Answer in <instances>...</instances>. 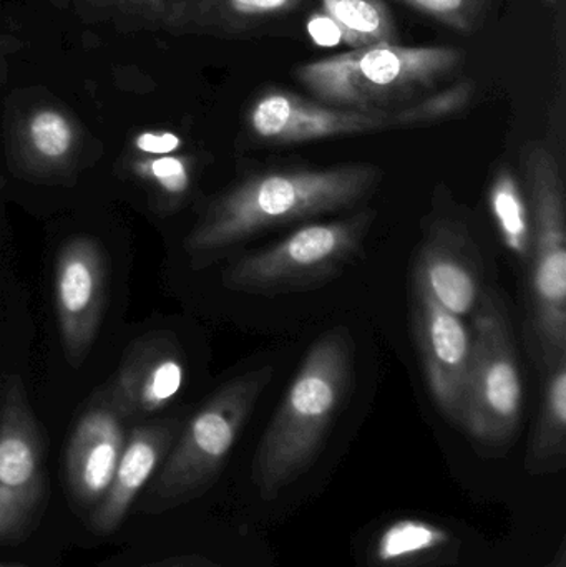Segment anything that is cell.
Returning <instances> with one entry per match:
<instances>
[{"instance_id": "15", "label": "cell", "mask_w": 566, "mask_h": 567, "mask_svg": "<svg viewBox=\"0 0 566 567\" xmlns=\"http://www.w3.org/2000/svg\"><path fill=\"white\" fill-rule=\"evenodd\" d=\"M414 281L455 316L475 310L482 299L481 271L465 229L454 223L432 228L418 258Z\"/></svg>"}, {"instance_id": "6", "label": "cell", "mask_w": 566, "mask_h": 567, "mask_svg": "<svg viewBox=\"0 0 566 567\" xmlns=\"http://www.w3.org/2000/svg\"><path fill=\"white\" fill-rule=\"evenodd\" d=\"M374 221V209L366 208L346 218L309 223L269 248L233 261L223 271V286L263 296L325 286L361 255Z\"/></svg>"}, {"instance_id": "7", "label": "cell", "mask_w": 566, "mask_h": 567, "mask_svg": "<svg viewBox=\"0 0 566 567\" xmlns=\"http://www.w3.org/2000/svg\"><path fill=\"white\" fill-rule=\"evenodd\" d=\"M522 406L524 383L507 309L497 293H485L474 310L461 426L482 449L501 452L517 435Z\"/></svg>"}, {"instance_id": "14", "label": "cell", "mask_w": 566, "mask_h": 567, "mask_svg": "<svg viewBox=\"0 0 566 567\" xmlns=\"http://www.w3.org/2000/svg\"><path fill=\"white\" fill-rule=\"evenodd\" d=\"M182 426L178 419L155 420L140 423L126 433L112 483L102 502L86 516L93 535L110 536L119 532L143 489L165 462Z\"/></svg>"}, {"instance_id": "11", "label": "cell", "mask_w": 566, "mask_h": 567, "mask_svg": "<svg viewBox=\"0 0 566 567\" xmlns=\"http://www.w3.org/2000/svg\"><path fill=\"white\" fill-rule=\"evenodd\" d=\"M415 336L425 380L445 419L461 425L472 360V332L462 317L449 312L414 281Z\"/></svg>"}, {"instance_id": "12", "label": "cell", "mask_w": 566, "mask_h": 567, "mask_svg": "<svg viewBox=\"0 0 566 567\" xmlns=\"http://www.w3.org/2000/svg\"><path fill=\"white\" fill-rule=\"evenodd\" d=\"M125 440V420L116 412L106 390H102L80 415L66 445V489L79 515L86 518L102 502Z\"/></svg>"}, {"instance_id": "27", "label": "cell", "mask_w": 566, "mask_h": 567, "mask_svg": "<svg viewBox=\"0 0 566 567\" xmlns=\"http://www.w3.org/2000/svg\"><path fill=\"white\" fill-rule=\"evenodd\" d=\"M140 567H225L203 558V556H172V558L162 559V561L150 563V565Z\"/></svg>"}, {"instance_id": "28", "label": "cell", "mask_w": 566, "mask_h": 567, "mask_svg": "<svg viewBox=\"0 0 566 567\" xmlns=\"http://www.w3.org/2000/svg\"><path fill=\"white\" fill-rule=\"evenodd\" d=\"M544 567H566V546L562 545L560 549H558L557 559Z\"/></svg>"}, {"instance_id": "18", "label": "cell", "mask_w": 566, "mask_h": 567, "mask_svg": "<svg viewBox=\"0 0 566 567\" xmlns=\"http://www.w3.org/2000/svg\"><path fill=\"white\" fill-rule=\"evenodd\" d=\"M544 369L541 412L525 458V470L535 476L562 472L566 463V357Z\"/></svg>"}, {"instance_id": "29", "label": "cell", "mask_w": 566, "mask_h": 567, "mask_svg": "<svg viewBox=\"0 0 566 567\" xmlns=\"http://www.w3.org/2000/svg\"><path fill=\"white\" fill-rule=\"evenodd\" d=\"M9 50V47H7V39L6 37L0 35V62H2L3 53Z\"/></svg>"}, {"instance_id": "17", "label": "cell", "mask_w": 566, "mask_h": 567, "mask_svg": "<svg viewBox=\"0 0 566 567\" xmlns=\"http://www.w3.org/2000/svg\"><path fill=\"white\" fill-rule=\"evenodd\" d=\"M305 0H168L159 30L228 37L295 12Z\"/></svg>"}, {"instance_id": "26", "label": "cell", "mask_w": 566, "mask_h": 567, "mask_svg": "<svg viewBox=\"0 0 566 567\" xmlns=\"http://www.w3.org/2000/svg\"><path fill=\"white\" fill-rule=\"evenodd\" d=\"M183 146V140L176 133L166 130H148L138 133L133 140V152L136 155H168Z\"/></svg>"}, {"instance_id": "21", "label": "cell", "mask_w": 566, "mask_h": 567, "mask_svg": "<svg viewBox=\"0 0 566 567\" xmlns=\"http://www.w3.org/2000/svg\"><path fill=\"white\" fill-rule=\"evenodd\" d=\"M488 199L502 241L518 259L531 261L534 236L531 208L525 202L517 178L507 166H502L495 173Z\"/></svg>"}, {"instance_id": "24", "label": "cell", "mask_w": 566, "mask_h": 567, "mask_svg": "<svg viewBox=\"0 0 566 567\" xmlns=\"http://www.w3.org/2000/svg\"><path fill=\"white\" fill-rule=\"evenodd\" d=\"M421 16L455 32L471 33L484 19L492 0H398Z\"/></svg>"}, {"instance_id": "2", "label": "cell", "mask_w": 566, "mask_h": 567, "mask_svg": "<svg viewBox=\"0 0 566 567\" xmlns=\"http://www.w3.org/2000/svg\"><path fill=\"white\" fill-rule=\"evenodd\" d=\"M351 382V333L332 327L309 347L256 449L251 478L265 502L278 498L315 465Z\"/></svg>"}, {"instance_id": "10", "label": "cell", "mask_w": 566, "mask_h": 567, "mask_svg": "<svg viewBox=\"0 0 566 567\" xmlns=\"http://www.w3.org/2000/svg\"><path fill=\"white\" fill-rule=\"evenodd\" d=\"M249 132L266 143L295 145L392 128L391 112H359L268 90L248 112Z\"/></svg>"}, {"instance_id": "16", "label": "cell", "mask_w": 566, "mask_h": 567, "mask_svg": "<svg viewBox=\"0 0 566 567\" xmlns=\"http://www.w3.org/2000/svg\"><path fill=\"white\" fill-rule=\"evenodd\" d=\"M82 143V126L69 110L55 103L30 106L13 125L16 162L37 178L69 176L79 162Z\"/></svg>"}, {"instance_id": "5", "label": "cell", "mask_w": 566, "mask_h": 567, "mask_svg": "<svg viewBox=\"0 0 566 567\" xmlns=\"http://www.w3.org/2000/svg\"><path fill=\"white\" fill-rule=\"evenodd\" d=\"M531 196V332L542 365L566 357L565 182L550 146L531 143L522 152Z\"/></svg>"}, {"instance_id": "25", "label": "cell", "mask_w": 566, "mask_h": 567, "mask_svg": "<svg viewBox=\"0 0 566 567\" xmlns=\"http://www.w3.org/2000/svg\"><path fill=\"white\" fill-rule=\"evenodd\" d=\"M95 12H105L122 20H133L135 25L159 29L168 0H70Z\"/></svg>"}, {"instance_id": "1", "label": "cell", "mask_w": 566, "mask_h": 567, "mask_svg": "<svg viewBox=\"0 0 566 567\" xmlns=\"http://www.w3.org/2000/svg\"><path fill=\"white\" fill-rule=\"evenodd\" d=\"M381 182V169L368 163L272 169L249 176L206 209L186 238L185 251L193 266L203 268L269 229L358 205Z\"/></svg>"}, {"instance_id": "31", "label": "cell", "mask_w": 566, "mask_h": 567, "mask_svg": "<svg viewBox=\"0 0 566 567\" xmlns=\"http://www.w3.org/2000/svg\"><path fill=\"white\" fill-rule=\"evenodd\" d=\"M2 188H3V179L0 178V189H2Z\"/></svg>"}, {"instance_id": "19", "label": "cell", "mask_w": 566, "mask_h": 567, "mask_svg": "<svg viewBox=\"0 0 566 567\" xmlns=\"http://www.w3.org/2000/svg\"><path fill=\"white\" fill-rule=\"evenodd\" d=\"M452 545L444 526L418 518H402L385 526L374 546V559L382 567H419Z\"/></svg>"}, {"instance_id": "8", "label": "cell", "mask_w": 566, "mask_h": 567, "mask_svg": "<svg viewBox=\"0 0 566 567\" xmlns=\"http://www.w3.org/2000/svg\"><path fill=\"white\" fill-rule=\"evenodd\" d=\"M47 502L45 442L19 377L0 402V546L19 545Z\"/></svg>"}, {"instance_id": "4", "label": "cell", "mask_w": 566, "mask_h": 567, "mask_svg": "<svg viewBox=\"0 0 566 567\" xmlns=\"http://www.w3.org/2000/svg\"><path fill=\"white\" fill-rule=\"evenodd\" d=\"M464 56L455 47L384 43L302 63L295 75L326 105L389 112L454 75Z\"/></svg>"}, {"instance_id": "23", "label": "cell", "mask_w": 566, "mask_h": 567, "mask_svg": "<svg viewBox=\"0 0 566 567\" xmlns=\"http://www.w3.org/2000/svg\"><path fill=\"white\" fill-rule=\"evenodd\" d=\"M475 95L472 80H459L454 85L421 100L411 106L391 112L392 126L431 125L441 120L451 118L469 109Z\"/></svg>"}, {"instance_id": "20", "label": "cell", "mask_w": 566, "mask_h": 567, "mask_svg": "<svg viewBox=\"0 0 566 567\" xmlns=\"http://www.w3.org/2000/svg\"><path fill=\"white\" fill-rule=\"evenodd\" d=\"M321 9L352 49L398 43L394 16L384 0H321Z\"/></svg>"}, {"instance_id": "9", "label": "cell", "mask_w": 566, "mask_h": 567, "mask_svg": "<svg viewBox=\"0 0 566 567\" xmlns=\"http://www.w3.org/2000/svg\"><path fill=\"white\" fill-rule=\"evenodd\" d=\"M109 266L100 241L75 236L60 248L53 275V302L70 365L89 355L105 312Z\"/></svg>"}, {"instance_id": "13", "label": "cell", "mask_w": 566, "mask_h": 567, "mask_svg": "<svg viewBox=\"0 0 566 567\" xmlns=\"http://www.w3.org/2000/svg\"><path fill=\"white\" fill-rule=\"evenodd\" d=\"M186 362L176 336L152 332L130 343L106 393L125 420H145L165 410L182 392Z\"/></svg>"}, {"instance_id": "30", "label": "cell", "mask_w": 566, "mask_h": 567, "mask_svg": "<svg viewBox=\"0 0 566 567\" xmlns=\"http://www.w3.org/2000/svg\"><path fill=\"white\" fill-rule=\"evenodd\" d=\"M0 567H32L27 565H0Z\"/></svg>"}, {"instance_id": "3", "label": "cell", "mask_w": 566, "mask_h": 567, "mask_svg": "<svg viewBox=\"0 0 566 567\" xmlns=\"http://www.w3.org/2000/svg\"><path fill=\"white\" fill-rule=\"evenodd\" d=\"M272 375L275 367H258L219 386L179 430L165 462L136 499V512L165 515L205 495L222 475Z\"/></svg>"}, {"instance_id": "22", "label": "cell", "mask_w": 566, "mask_h": 567, "mask_svg": "<svg viewBox=\"0 0 566 567\" xmlns=\"http://www.w3.org/2000/svg\"><path fill=\"white\" fill-rule=\"evenodd\" d=\"M136 178L148 183L163 202L178 205L193 185L195 159L188 155L168 153V155H133L128 162Z\"/></svg>"}]
</instances>
